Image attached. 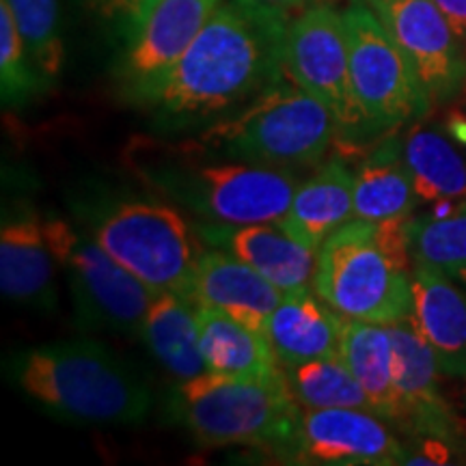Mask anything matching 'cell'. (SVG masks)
Here are the masks:
<instances>
[{"label":"cell","mask_w":466,"mask_h":466,"mask_svg":"<svg viewBox=\"0 0 466 466\" xmlns=\"http://www.w3.org/2000/svg\"><path fill=\"white\" fill-rule=\"evenodd\" d=\"M289 20L223 0L147 110L160 130L212 126L283 80Z\"/></svg>","instance_id":"6da1fadb"},{"label":"cell","mask_w":466,"mask_h":466,"mask_svg":"<svg viewBox=\"0 0 466 466\" xmlns=\"http://www.w3.org/2000/svg\"><path fill=\"white\" fill-rule=\"evenodd\" d=\"M5 370L28 400L74 425H138L154 406L147 378L100 339L78 337L22 350Z\"/></svg>","instance_id":"7a4b0ae2"},{"label":"cell","mask_w":466,"mask_h":466,"mask_svg":"<svg viewBox=\"0 0 466 466\" xmlns=\"http://www.w3.org/2000/svg\"><path fill=\"white\" fill-rule=\"evenodd\" d=\"M67 203L76 223L138 281L190 299L203 240L175 203L100 182L78 186Z\"/></svg>","instance_id":"3957f363"},{"label":"cell","mask_w":466,"mask_h":466,"mask_svg":"<svg viewBox=\"0 0 466 466\" xmlns=\"http://www.w3.org/2000/svg\"><path fill=\"white\" fill-rule=\"evenodd\" d=\"M132 168L151 190L212 225L277 223L299 188L291 168L209 158L188 145L145 149Z\"/></svg>","instance_id":"277c9868"},{"label":"cell","mask_w":466,"mask_h":466,"mask_svg":"<svg viewBox=\"0 0 466 466\" xmlns=\"http://www.w3.org/2000/svg\"><path fill=\"white\" fill-rule=\"evenodd\" d=\"M313 289L348 319L393 324L412 311L408 218H354L318 248Z\"/></svg>","instance_id":"5b68a950"},{"label":"cell","mask_w":466,"mask_h":466,"mask_svg":"<svg viewBox=\"0 0 466 466\" xmlns=\"http://www.w3.org/2000/svg\"><path fill=\"white\" fill-rule=\"evenodd\" d=\"M335 141H339L335 115L285 76L186 145L209 158L294 171L299 167H318L329 158Z\"/></svg>","instance_id":"8992f818"},{"label":"cell","mask_w":466,"mask_h":466,"mask_svg":"<svg viewBox=\"0 0 466 466\" xmlns=\"http://www.w3.org/2000/svg\"><path fill=\"white\" fill-rule=\"evenodd\" d=\"M167 406L199 447H253L268 458L294 434L302 412L285 382L240 380L212 371L175 382Z\"/></svg>","instance_id":"52a82bcc"},{"label":"cell","mask_w":466,"mask_h":466,"mask_svg":"<svg viewBox=\"0 0 466 466\" xmlns=\"http://www.w3.org/2000/svg\"><path fill=\"white\" fill-rule=\"evenodd\" d=\"M44 227L72 294L76 324L91 333L141 337L145 313L158 291L116 264L80 225L50 214Z\"/></svg>","instance_id":"ba28073f"},{"label":"cell","mask_w":466,"mask_h":466,"mask_svg":"<svg viewBox=\"0 0 466 466\" xmlns=\"http://www.w3.org/2000/svg\"><path fill=\"white\" fill-rule=\"evenodd\" d=\"M343 20L354 100L371 141L419 124L434 102L380 17L367 3H352Z\"/></svg>","instance_id":"9c48e42d"},{"label":"cell","mask_w":466,"mask_h":466,"mask_svg":"<svg viewBox=\"0 0 466 466\" xmlns=\"http://www.w3.org/2000/svg\"><path fill=\"white\" fill-rule=\"evenodd\" d=\"M285 74L335 115L341 145L363 147L374 143L354 100L346 20L333 3L307 9L289 22Z\"/></svg>","instance_id":"30bf717a"},{"label":"cell","mask_w":466,"mask_h":466,"mask_svg":"<svg viewBox=\"0 0 466 466\" xmlns=\"http://www.w3.org/2000/svg\"><path fill=\"white\" fill-rule=\"evenodd\" d=\"M391 428L359 408H302L294 434L270 458L302 466L404 464V442Z\"/></svg>","instance_id":"8fae6325"},{"label":"cell","mask_w":466,"mask_h":466,"mask_svg":"<svg viewBox=\"0 0 466 466\" xmlns=\"http://www.w3.org/2000/svg\"><path fill=\"white\" fill-rule=\"evenodd\" d=\"M223 0H160L127 37L116 80L121 96L147 108Z\"/></svg>","instance_id":"7c38bea8"},{"label":"cell","mask_w":466,"mask_h":466,"mask_svg":"<svg viewBox=\"0 0 466 466\" xmlns=\"http://www.w3.org/2000/svg\"><path fill=\"white\" fill-rule=\"evenodd\" d=\"M404 50L434 104H450L466 86V50L434 0H367Z\"/></svg>","instance_id":"4fadbf2b"},{"label":"cell","mask_w":466,"mask_h":466,"mask_svg":"<svg viewBox=\"0 0 466 466\" xmlns=\"http://www.w3.org/2000/svg\"><path fill=\"white\" fill-rule=\"evenodd\" d=\"M387 326L393 339V380L400 406L395 430L406 439L442 436L466 441L464 425L441 393L442 371L432 348L419 335L410 318Z\"/></svg>","instance_id":"5bb4252c"},{"label":"cell","mask_w":466,"mask_h":466,"mask_svg":"<svg viewBox=\"0 0 466 466\" xmlns=\"http://www.w3.org/2000/svg\"><path fill=\"white\" fill-rule=\"evenodd\" d=\"M56 259L44 217L28 201L11 203L0 225V289L14 305L33 311L56 307Z\"/></svg>","instance_id":"9a60e30c"},{"label":"cell","mask_w":466,"mask_h":466,"mask_svg":"<svg viewBox=\"0 0 466 466\" xmlns=\"http://www.w3.org/2000/svg\"><path fill=\"white\" fill-rule=\"evenodd\" d=\"M197 231L208 247L236 255L285 294L309 289V285H313L318 250L291 238L277 223H203Z\"/></svg>","instance_id":"2e32d148"},{"label":"cell","mask_w":466,"mask_h":466,"mask_svg":"<svg viewBox=\"0 0 466 466\" xmlns=\"http://www.w3.org/2000/svg\"><path fill=\"white\" fill-rule=\"evenodd\" d=\"M283 296L285 291L255 268L223 248L212 247L203 250L199 258L190 291L195 305L218 309L261 335H266L268 319Z\"/></svg>","instance_id":"e0dca14e"},{"label":"cell","mask_w":466,"mask_h":466,"mask_svg":"<svg viewBox=\"0 0 466 466\" xmlns=\"http://www.w3.org/2000/svg\"><path fill=\"white\" fill-rule=\"evenodd\" d=\"M410 319L432 348L442 376L466 380V288L423 264H412Z\"/></svg>","instance_id":"ac0fdd59"},{"label":"cell","mask_w":466,"mask_h":466,"mask_svg":"<svg viewBox=\"0 0 466 466\" xmlns=\"http://www.w3.org/2000/svg\"><path fill=\"white\" fill-rule=\"evenodd\" d=\"M346 318L316 289L288 291L266 324V339L283 367L335 359L341 352Z\"/></svg>","instance_id":"d6986e66"},{"label":"cell","mask_w":466,"mask_h":466,"mask_svg":"<svg viewBox=\"0 0 466 466\" xmlns=\"http://www.w3.org/2000/svg\"><path fill=\"white\" fill-rule=\"evenodd\" d=\"M354 217V168L341 154L319 162L296 188L288 212L277 225L291 238L318 250L330 233Z\"/></svg>","instance_id":"ffe728a7"},{"label":"cell","mask_w":466,"mask_h":466,"mask_svg":"<svg viewBox=\"0 0 466 466\" xmlns=\"http://www.w3.org/2000/svg\"><path fill=\"white\" fill-rule=\"evenodd\" d=\"M417 203L404 141L393 132L384 134L354 167V218L371 223L410 218Z\"/></svg>","instance_id":"44dd1931"},{"label":"cell","mask_w":466,"mask_h":466,"mask_svg":"<svg viewBox=\"0 0 466 466\" xmlns=\"http://www.w3.org/2000/svg\"><path fill=\"white\" fill-rule=\"evenodd\" d=\"M197 322L208 371L240 380L283 382V367L266 335L212 307L197 305Z\"/></svg>","instance_id":"7402d4cb"},{"label":"cell","mask_w":466,"mask_h":466,"mask_svg":"<svg viewBox=\"0 0 466 466\" xmlns=\"http://www.w3.org/2000/svg\"><path fill=\"white\" fill-rule=\"evenodd\" d=\"M141 339L173 382H186L208 371L199 343L197 305L188 296L158 291L145 313Z\"/></svg>","instance_id":"603a6c76"},{"label":"cell","mask_w":466,"mask_h":466,"mask_svg":"<svg viewBox=\"0 0 466 466\" xmlns=\"http://www.w3.org/2000/svg\"><path fill=\"white\" fill-rule=\"evenodd\" d=\"M339 357L363 387L376 415L395 428L400 406L395 395L393 339L389 326L346 318Z\"/></svg>","instance_id":"cb8c5ba5"},{"label":"cell","mask_w":466,"mask_h":466,"mask_svg":"<svg viewBox=\"0 0 466 466\" xmlns=\"http://www.w3.org/2000/svg\"><path fill=\"white\" fill-rule=\"evenodd\" d=\"M406 165L419 201L442 203L466 197V160L445 137L415 127L404 141Z\"/></svg>","instance_id":"d4e9b609"},{"label":"cell","mask_w":466,"mask_h":466,"mask_svg":"<svg viewBox=\"0 0 466 466\" xmlns=\"http://www.w3.org/2000/svg\"><path fill=\"white\" fill-rule=\"evenodd\" d=\"M436 203L428 217L408 218L412 264H423L466 288V199Z\"/></svg>","instance_id":"484cf974"},{"label":"cell","mask_w":466,"mask_h":466,"mask_svg":"<svg viewBox=\"0 0 466 466\" xmlns=\"http://www.w3.org/2000/svg\"><path fill=\"white\" fill-rule=\"evenodd\" d=\"M283 382L300 408H359L374 412L363 387L341 357L285 367Z\"/></svg>","instance_id":"4316f807"},{"label":"cell","mask_w":466,"mask_h":466,"mask_svg":"<svg viewBox=\"0 0 466 466\" xmlns=\"http://www.w3.org/2000/svg\"><path fill=\"white\" fill-rule=\"evenodd\" d=\"M7 5L46 86H52L66 63L58 26V0H7Z\"/></svg>","instance_id":"83f0119b"},{"label":"cell","mask_w":466,"mask_h":466,"mask_svg":"<svg viewBox=\"0 0 466 466\" xmlns=\"http://www.w3.org/2000/svg\"><path fill=\"white\" fill-rule=\"evenodd\" d=\"M42 74L33 63L7 0H0V93L5 106H22L44 93Z\"/></svg>","instance_id":"f1b7e54d"},{"label":"cell","mask_w":466,"mask_h":466,"mask_svg":"<svg viewBox=\"0 0 466 466\" xmlns=\"http://www.w3.org/2000/svg\"><path fill=\"white\" fill-rule=\"evenodd\" d=\"M158 3L160 0H89L93 11L119 26L126 39L137 33V28Z\"/></svg>","instance_id":"f546056e"},{"label":"cell","mask_w":466,"mask_h":466,"mask_svg":"<svg viewBox=\"0 0 466 466\" xmlns=\"http://www.w3.org/2000/svg\"><path fill=\"white\" fill-rule=\"evenodd\" d=\"M242 3L253 5V7H258V9L270 11V14H277L291 22L296 15L305 14L307 9L318 7V5L333 3V0H242Z\"/></svg>","instance_id":"4dcf8cb0"},{"label":"cell","mask_w":466,"mask_h":466,"mask_svg":"<svg viewBox=\"0 0 466 466\" xmlns=\"http://www.w3.org/2000/svg\"><path fill=\"white\" fill-rule=\"evenodd\" d=\"M466 50V0H434Z\"/></svg>","instance_id":"1f68e13d"},{"label":"cell","mask_w":466,"mask_h":466,"mask_svg":"<svg viewBox=\"0 0 466 466\" xmlns=\"http://www.w3.org/2000/svg\"><path fill=\"white\" fill-rule=\"evenodd\" d=\"M447 130H450V134L458 143L466 145V119L462 115L450 116V121H447Z\"/></svg>","instance_id":"d6a6232c"},{"label":"cell","mask_w":466,"mask_h":466,"mask_svg":"<svg viewBox=\"0 0 466 466\" xmlns=\"http://www.w3.org/2000/svg\"><path fill=\"white\" fill-rule=\"evenodd\" d=\"M350 3H367V0H350Z\"/></svg>","instance_id":"836d02e7"}]
</instances>
